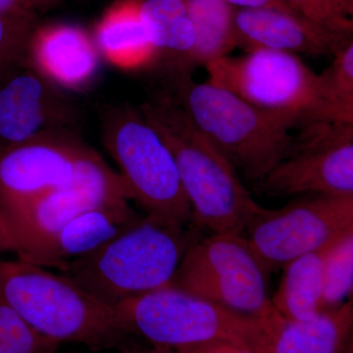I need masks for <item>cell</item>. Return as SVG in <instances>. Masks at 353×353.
Instances as JSON below:
<instances>
[{
    "mask_svg": "<svg viewBox=\"0 0 353 353\" xmlns=\"http://www.w3.org/2000/svg\"><path fill=\"white\" fill-rule=\"evenodd\" d=\"M141 110L173 155L192 223L212 234H243L263 208L252 199L229 160L174 97H157Z\"/></svg>",
    "mask_w": 353,
    "mask_h": 353,
    "instance_id": "cell-1",
    "label": "cell"
},
{
    "mask_svg": "<svg viewBox=\"0 0 353 353\" xmlns=\"http://www.w3.org/2000/svg\"><path fill=\"white\" fill-rule=\"evenodd\" d=\"M174 99L229 160L234 170L259 183L294 148V114L265 110L213 83L194 82L190 72L172 76Z\"/></svg>",
    "mask_w": 353,
    "mask_h": 353,
    "instance_id": "cell-2",
    "label": "cell"
},
{
    "mask_svg": "<svg viewBox=\"0 0 353 353\" xmlns=\"http://www.w3.org/2000/svg\"><path fill=\"white\" fill-rule=\"evenodd\" d=\"M192 224V223H190ZM190 224L146 213L138 224L58 273L111 306L170 285L199 236Z\"/></svg>",
    "mask_w": 353,
    "mask_h": 353,
    "instance_id": "cell-3",
    "label": "cell"
},
{
    "mask_svg": "<svg viewBox=\"0 0 353 353\" xmlns=\"http://www.w3.org/2000/svg\"><path fill=\"white\" fill-rule=\"evenodd\" d=\"M0 303L60 345L76 343L94 352L128 350L132 338L115 306L62 274L21 260L0 257Z\"/></svg>",
    "mask_w": 353,
    "mask_h": 353,
    "instance_id": "cell-4",
    "label": "cell"
},
{
    "mask_svg": "<svg viewBox=\"0 0 353 353\" xmlns=\"http://www.w3.org/2000/svg\"><path fill=\"white\" fill-rule=\"evenodd\" d=\"M115 307L130 336L172 350L223 341L253 353H274L276 339L285 324L234 312L170 285Z\"/></svg>",
    "mask_w": 353,
    "mask_h": 353,
    "instance_id": "cell-5",
    "label": "cell"
},
{
    "mask_svg": "<svg viewBox=\"0 0 353 353\" xmlns=\"http://www.w3.org/2000/svg\"><path fill=\"white\" fill-rule=\"evenodd\" d=\"M270 273L243 234H212L192 241L169 285L241 314L285 322L268 296Z\"/></svg>",
    "mask_w": 353,
    "mask_h": 353,
    "instance_id": "cell-6",
    "label": "cell"
},
{
    "mask_svg": "<svg viewBox=\"0 0 353 353\" xmlns=\"http://www.w3.org/2000/svg\"><path fill=\"white\" fill-rule=\"evenodd\" d=\"M102 134L132 201L148 213L192 223L173 155L141 108L110 109L104 115Z\"/></svg>",
    "mask_w": 353,
    "mask_h": 353,
    "instance_id": "cell-7",
    "label": "cell"
},
{
    "mask_svg": "<svg viewBox=\"0 0 353 353\" xmlns=\"http://www.w3.org/2000/svg\"><path fill=\"white\" fill-rule=\"evenodd\" d=\"M117 201H132L126 183L90 148L67 185L0 208V255L18 259L81 213Z\"/></svg>",
    "mask_w": 353,
    "mask_h": 353,
    "instance_id": "cell-8",
    "label": "cell"
},
{
    "mask_svg": "<svg viewBox=\"0 0 353 353\" xmlns=\"http://www.w3.org/2000/svg\"><path fill=\"white\" fill-rule=\"evenodd\" d=\"M205 67L208 82L257 108L294 114L304 122L336 121L323 101L317 74L296 54L259 48L218 58Z\"/></svg>",
    "mask_w": 353,
    "mask_h": 353,
    "instance_id": "cell-9",
    "label": "cell"
},
{
    "mask_svg": "<svg viewBox=\"0 0 353 353\" xmlns=\"http://www.w3.org/2000/svg\"><path fill=\"white\" fill-rule=\"evenodd\" d=\"M246 240L270 271L353 234V196H304L279 209L262 208Z\"/></svg>",
    "mask_w": 353,
    "mask_h": 353,
    "instance_id": "cell-10",
    "label": "cell"
},
{
    "mask_svg": "<svg viewBox=\"0 0 353 353\" xmlns=\"http://www.w3.org/2000/svg\"><path fill=\"white\" fill-rule=\"evenodd\" d=\"M294 148L259 189L270 196H353V123H303Z\"/></svg>",
    "mask_w": 353,
    "mask_h": 353,
    "instance_id": "cell-11",
    "label": "cell"
},
{
    "mask_svg": "<svg viewBox=\"0 0 353 353\" xmlns=\"http://www.w3.org/2000/svg\"><path fill=\"white\" fill-rule=\"evenodd\" d=\"M90 150L68 130L0 148V208L67 185Z\"/></svg>",
    "mask_w": 353,
    "mask_h": 353,
    "instance_id": "cell-12",
    "label": "cell"
},
{
    "mask_svg": "<svg viewBox=\"0 0 353 353\" xmlns=\"http://www.w3.org/2000/svg\"><path fill=\"white\" fill-rule=\"evenodd\" d=\"M19 63L0 73V148L64 131L76 119L61 88Z\"/></svg>",
    "mask_w": 353,
    "mask_h": 353,
    "instance_id": "cell-13",
    "label": "cell"
},
{
    "mask_svg": "<svg viewBox=\"0 0 353 353\" xmlns=\"http://www.w3.org/2000/svg\"><path fill=\"white\" fill-rule=\"evenodd\" d=\"M236 48H266L311 57L334 55L352 41V34L334 31L301 16L271 9H234Z\"/></svg>",
    "mask_w": 353,
    "mask_h": 353,
    "instance_id": "cell-14",
    "label": "cell"
},
{
    "mask_svg": "<svg viewBox=\"0 0 353 353\" xmlns=\"http://www.w3.org/2000/svg\"><path fill=\"white\" fill-rule=\"evenodd\" d=\"M143 218L130 201L102 204L81 213L54 234L30 246L17 259L59 270L124 233Z\"/></svg>",
    "mask_w": 353,
    "mask_h": 353,
    "instance_id": "cell-15",
    "label": "cell"
},
{
    "mask_svg": "<svg viewBox=\"0 0 353 353\" xmlns=\"http://www.w3.org/2000/svg\"><path fill=\"white\" fill-rule=\"evenodd\" d=\"M29 66L59 88H88L99 73L101 54L94 38L78 26L57 24L34 30L27 46Z\"/></svg>",
    "mask_w": 353,
    "mask_h": 353,
    "instance_id": "cell-16",
    "label": "cell"
},
{
    "mask_svg": "<svg viewBox=\"0 0 353 353\" xmlns=\"http://www.w3.org/2000/svg\"><path fill=\"white\" fill-rule=\"evenodd\" d=\"M101 57L126 71L152 66L157 60L141 14V0H120L106 11L94 37Z\"/></svg>",
    "mask_w": 353,
    "mask_h": 353,
    "instance_id": "cell-17",
    "label": "cell"
},
{
    "mask_svg": "<svg viewBox=\"0 0 353 353\" xmlns=\"http://www.w3.org/2000/svg\"><path fill=\"white\" fill-rule=\"evenodd\" d=\"M141 14L157 61L172 67V76L189 72L194 57L196 34L185 0H141Z\"/></svg>",
    "mask_w": 353,
    "mask_h": 353,
    "instance_id": "cell-18",
    "label": "cell"
},
{
    "mask_svg": "<svg viewBox=\"0 0 353 353\" xmlns=\"http://www.w3.org/2000/svg\"><path fill=\"white\" fill-rule=\"evenodd\" d=\"M334 245L306 253L283 266L282 280L271 301L285 322L305 321L322 312L325 263Z\"/></svg>",
    "mask_w": 353,
    "mask_h": 353,
    "instance_id": "cell-19",
    "label": "cell"
},
{
    "mask_svg": "<svg viewBox=\"0 0 353 353\" xmlns=\"http://www.w3.org/2000/svg\"><path fill=\"white\" fill-rule=\"evenodd\" d=\"M352 299L311 319L285 322L278 334L274 353H352Z\"/></svg>",
    "mask_w": 353,
    "mask_h": 353,
    "instance_id": "cell-20",
    "label": "cell"
},
{
    "mask_svg": "<svg viewBox=\"0 0 353 353\" xmlns=\"http://www.w3.org/2000/svg\"><path fill=\"white\" fill-rule=\"evenodd\" d=\"M196 34L192 63L208 65L236 48L234 7L227 0H185Z\"/></svg>",
    "mask_w": 353,
    "mask_h": 353,
    "instance_id": "cell-21",
    "label": "cell"
},
{
    "mask_svg": "<svg viewBox=\"0 0 353 353\" xmlns=\"http://www.w3.org/2000/svg\"><path fill=\"white\" fill-rule=\"evenodd\" d=\"M333 57L328 68L317 74L320 94L334 120L353 123V39Z\"/></svg>",
    "mask_w": 353,
    "mask_h": 353,
    "instance_id": "cell-22",
    "label": "cell"
},
{
    "mask_svg": "<svg viewBox=\"0 0 353 353\" xmlns=\"http://www.w3.org/2000/svg\"><path fill=\"white\" fill-rule=\"evenodd\" d=\"M353 287V234L332 248L324 270L322 311L338 307L352 297Z\"/></svg>",
    "mask_w": 353,
    "mask_h": 353,
    "instance_id": "cell-23",
    "label": "cell"
},
{
    "mask_svg": "<svg viewBox=\"0 0 353 353\" xmlns=\"http://www.w3.org/2000/svg\"><path fill=\"white\" fill-rule=\"evenodd\" d=\"M59 347L10 306L0 303V353H57Z\"/></svg>",
    "mask_w": 353,
    "mask_h": 353,
    "instance_id": "cell-24",
    "label": "cell"
},
{
    "mask_svg": "<svg viewBox=\"0 0 353 353\" xmlns=\"http://www.w3.org/2000/svg\"><path fill=\"white\" fill-rule=\"evenodd\" d=\"M297 15L336 32L352 34V0H288Z\"/></svg>",
    "mask_w": 353,
    "mask_h": 353,
    "instance_id": "cell-25",
    "label": "cell"
},
{
    "mask_svg": "<svg viewBox=\"0 0 353 353\" xmlns=\"http://www.w3.org/2000/svg\"><path fill=\"white\" fill-rule=\"evenodd\" d=\"M34 30V19L0 12V73L19 63Z\"/></svg>",
    "mask_w": 353,
    "mask_h": 353,
    "instance_id": "cell-26",
    "label": "cell"
},
{
    "mask_svg": "<svg viewBox=\"0 0 353 353\" xmlns=\"http://www.w3.org/2000/svg\"><path fill=\"white\" fill-rule=\"evenodd\" d=\"M227 1L234 8L271 9V10L280 11L290 15L299 16L290 7L288 0H227Z\"/></svg>",
    "mask_w": 353,
    "mask_h": 353,
    "instance_id": "cell-27",
    "label": "cell"
},
{
    "mask_svg": "<svg viewBox=\"0 0 353 353\" xmlns=\"http://www.w3.org/2000/svg\"><path fill=\"white\" fill-rule=\"evenodd\" d=\"M175 352L176 353H253L239 345L223 343V341H212V343L181 347L175 350Z\"/></svg>",
    "mask_w": 353,
    "mask_h": 353,
    "instance_id": "cell-28",
    "label": "cell"
},
{
    "mask_svg": "<svg viewBox=\"0 0 353 353\" xmlns=\"http://www.w3.org/2000/svg\"><path fill=\"white\" fill-rule=\"evenodd\" d=\"M0 12L16 16V17L34 19V14L26 10L24 7L21 6L19 0H0Z\"/></svg>",
    "mask_w": 353,
    "mask_h": 353,
    "instance_id": "cell-29",
    "label": "cell"
},
{
    "mask_svg": "<svg viewBox=\"0 0 353 353\" xmlns=\"http://www.w3.org/2000/svg\"><path fill=\"white\" fill-rule=\"evenodd\" d=\"M61 0H19L21 6L26 10L34 14V11L48 9L53 6H57Z\"/></svg>",
    "mask_w": 353,
    "mask_h": 353,
    "instance_id": "cell-30",
    "label": "cell"
},
{
    "mask_svg": "<svg viewBox=\"0 0 353 353\" xmlns=\"http://www.w3.org/2000/svg\"><path fill=\"white\" fill-rule=\"evenodd\" d=\"M129 353H176L175 350L169 348L157 347L153 350H141V352H130Z\"/></svg>",
    "mask_w": 353,
    "mask_h": 353,
    "instance_id": "cell-31",
    "label": "cell"
}]
</instances>
